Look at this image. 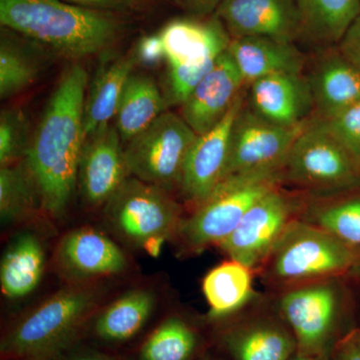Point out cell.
I'll return each mask as SVG.
<instances>
[{
    "instance_id": "obj_1",
    "label": "cell",
    "mask_w": 360,
    "mask_h": 360,
    "mask_svg": "<svg viewBox=\"0 0 360 360\" xmlns=\"http://www.w3.org/2000/svg\"><path fill=\"white\" fill-rule=\"evenodd\" d=\"M89 82L78 63L63 70L25 158L39 189L42 219L51 225L65 219L77 188Z\"/></svg>"
},
{
    "instance_id": "obj_2",
    "label": "cell",
    "mask_w": 360,
    "mask_h": 360,
    "mask_svg": "<svg viewBox=\"0 0 360 360\" xmlns=\"http://www.w3.org/2000/svg\"><path fill=\"white\" fill-rule=\"evenodd\" d=\"M0 23L71 60L106 53L122 32L115 13L63 0H0Z\"/></svg>"
},
{
    "instance_id": "obj_3",
    "label": "cell",
    "mask_w": 360,
    "mask_h": 360,
    "mask_svg": "<svg viewBox=\"0 0 360 360\" xmlns=\"http://www.w3.org/2000/svg\"><path fill=\"white\" fill-rule=\"evenodd\" d=\"M110 288L108 281L63 284L2 336V356L9 360L58 359L108 302Z\"/></svg>"
},
{
    "instance_id": "obj_4",
    "label": "cell",
    "mask_w": 360,
    "mask_h": 360,
    "mask_svg": "<svg viewBox=\"0 0 360 360\" xmlns=\"http://www.w3.org/2000/svg\"><path fill=\"white\" fill-rule=\"evenodd\" d=\"M281 186L283 170L226 177L205 202L184 217L172 240L181 255L219 248L260 198Z\"/></svg>"
},
{
    "instance_id": "obj_5",
    "label": "cell",
    "mask_w": 360,
    "mask_h": 360,
    "mask_svg": "<svg viewBox=\"0 0 360 360\" xmlns=\"http://www.w3.org/2000/svg\"><path fill=\"white\" fill-rule=\"evenodd\" d=\"M359 264V253L300 217L284 231L262 269L270 281L302 285L345 276Z\"/></svg>"
},
{
    "instance_id": "obj_6",
    "label": "cell",
    "mask_w": 360,
    "mask_h": 360,
    "mask_svg": "<svg viewBox=\"0 0 360 360\" xmlns=\"http://www.w3.org/2000/svg\"><path fill=\"white\" fill-rule=\"evenodd\" d=\"M160 35L167 54L165 96L168 105L180 106L227 51L231 37L215 14L169 21Z\"/></svg>"
},
{
    "instance_id": "obj_7",
    "label": "cell",
    "mask_w": 360,
    "mask_h": 360,
    "mask_svg": "<svg viewBox=\"0 0 360 360\" xmlns=\"http://www.w3.org/2000/svg\"><path fill=\"white\" fill-rule=\"evenodd\" d=\"M101 212L115 236L142 250L153 240H172L184 217L174 193L134 176L123 182Z\"/></svg>"
},
{
    "instance_id": "obj_8",
    "label": "cell",
    "mask_w": 360,
    "mask_h": 360,
    "mask_svg": "<svg viewBox=\"0 0 360 360\" xmlns=\"http://www.w3.org/2000/svg\"><path fill=\"white\" fill-rule=\"evenodd\" d=\"M315 195L349 191L360 184V165L314 120L297 137L283 167V184Z\"/></svg>"
},
{
    "instance_id": "obj_9",
    "label": "cell",
    "mask_w": 360,
    "mask_h": 360,
    "mask_svg": "<svg viewBox=\"0 0 360 360\" xmlns=\"http://www.w3.org/2000/svg\"><path fill=\"white\" fill-rule=\"evenodd\" d=\"M196 137L180 115L165 111L124 144L130 176L172 193L179 191L187 155Z\"/></svg>"
},
{
    "instance_id": "obj_10",
    "label": "cell",
    "mask_w": 360,
    "mask_h": 360,
    "mask_svg": "<svg viewBox=\"0 0 360 360\" xmlns=\"http://www.w3.org/2000/svg\"><path fill=\"white\" fill-rule=\"evenodd\" d=\"M304 205L302 198L276 187L248 210L219 248L229 259L251 270L262 269L284 231L302 217Z\"/></svg>"
},
{
    "instance_id": "obj_11",
    "label": "cell",
    "mask_w": 360,
    "mask_h": 360,
    "mask_svg": "<svg viewBox=\"0 0 360 360\" xmlns=\"http://www.w3.org/2000/svg\"><path fill=\"white\" fill-rule=\"evenodd\" d=\"M311 120L300 127H281L257 115L245 99L232 127L224 179L231 175L283 170L293 143Z\"/></svg>"
},
{
    "instance_id": "obj_12",
    "label": "cell",
    "mask_w": 360,
    "mask_h": 360,
    "mask_svg": "<svg viewBox=\"0 0 360 360\" xmlns=\"http://www.w3.org/2000/svg\"><path fill=\"white\" fill-rule=\"evenodd\" d=\"M52 266L65 283L110 281L131 267L127 251L96 227L84 225L66 231L52 253Z\"/></svg>"
},
{
    "instance_id": "obj_13",
    "label": "cell",
    "mask_w": 360,
    "mask_h": 360,
    "mask_svg": "<svg viewBox=\"0 0 360 360\" xmlns=\"http://www.w3.org/2000/svg\"><path fill=\"white\" fill-rule=\"evenodd\" d=\"M130 176L124 144L115 125L87 135L78 165L77 189L86 207L101 210Z\"/></svg>"
},
{
    "instance_id": "obj_14",
    "label": "cell",
    "mask_w": 360,
    "mask_h": 360,
    "mask_svg": "<svg viewBox=\"0 0 360 360\" xmlns=\"http://www.w3.org/2000/svg\"><path fill=\"white\" fill-rule=\"evenodd\" d=\"M246 91L248 87L217 127L198 135L189 150L179 193L193 210L205 202L224 179L231 150L232 127L245 103Z\"/></svg>"
},
{
    "instance_id": "obj_15",
    "label": "cell",
    "mask_w": 360,
    "mask_h": 360,
    "mask_svg": "<svg viewBox=\"0 0 360 360\" xmlns=\"http://www.w3.org/2000/svg\"><path fill=\"white\" fill-rule=\"evenodd\" d=\"M340 295L330 281L302 284L281 298V312L305 354H319L333 330Z\"/></svg>"
},
{
    "instance_id": "obj_16",
    "label": "cell",
    "mask_w": 360,
    "mask_h": 360,
    "mask_svg": "<svg viewBox=\"0 0 360 360\" xmlns=\"http://www.w3.org/2000/svg\"><path fill=\"white\" fill-rule=\"evenodd\" d=\"M215 15L231 39L264 37L293 44L300 39L298 0H224Z\"/></svg>"
},
{
    "instance_id": "obj_17",
    "label": "cell",
    "mask_w": 360,
    "mask_h": 360,
    "mask_svg": "<svg viewBox=\"0 0 360 360\" xmlns=\"http://www.w3.org/2000/svg\"><path fill=\"white\" fill-rule=\"evenodd\" d=\"M246 103L257 115L281 127H300L314 117L311 89L303 73H276L255 80L248 86Z\"/></svg>"
},
{
    "instance_id": "obj_18",
    "label": "cell",
    "mask_w": 360,
    "mask_h": 360,
    "mask_svg": "<svg viewBox=\"0 0 360 360\" xmlns=\"http://www.w3.org/2000/svg\"><path fill=\"white\" fill-rule=\"evenodd\" d=\"M245 89L243 77L226 51L179 106V115L196 134H205L224 120Z\"/></svg>"
},
{
    "instance_id": "obj_19",
    "label": "cell",
    "mask_w": 360,
    "mask_h": 360,
    "mask_svg": "<svg viewBox=\"0 0 360 360\" xmlns=\"http://www.w3.org/2000/svg\"><path fill=\"white\" fill-rule=\"evenodd\" d=\"M307 78L314 99V120H326L360 101V72L338 49L323 51Z\"/></svg>"
},
{
    "instance_id": "obj_20",
    "label": "cell",
    "mask_w": 360,
    "mask_h": 360,
    "mask_svg": "<svg viewBox=\"0 0 360 360\" xmlns=\"http://www.w3.org/2000/svg\"><path fill=\"white\" fill-rule=\"evenodd\" d=\"M245 86L276 73H303L307 58L293 42L264 37L231 39L227 49Z\"/></svg>"
},
{
    "instance_id": "obj_21",
    "label": "cell",
    "mask_w": 360,
    "mask_h": 360,
    "mask_svg": "<svg viewBox=\"0 0 360 360\" xmlns=\"http://www.w3.org/2000/svg\"><path fill=\"white\" fill-rule=\"evenodd\" d=\"M46 267L44 241L35 229L18 232L7 243L0 262L2 295L11 300L32 295Z\"/></svg>"
},
{
    "instance_id": "obj_22",
    "label": "cell",
    "mask_w": 360,
    "mask_h": 360,
    "mask_svg": "<svg viewBox=\"0 0 360 360\" xmlns=\"http://www.w3.org/2000/svg\"><path fill=\"white\" fill-rule=\"evenodd\" d=\"M155 288L139 285L110 300L94 317V330L99 340L122 342L131 340L148 323L158 307Z\"/></svg>"
},
{
    "instance_id": "obj_23",
    "label": "cell",
    "mask_w": 360,
    "mask_h": 360,
    "mask_svg": "<svg viewBox=\"0 0 360 360\" xmlns=\"http://www.w3.org/2000/svg\"><path fill=\"white\" fill-rule=\"evenodd\" d=\"M136 60L134 52L103 60L98 65L85 96V136L110 124L115 117L123 90L134 73Z\"/></svg>"
},
{
    "instance_id": "obj_24",
    "label": "cell",
    "mask_w": 360,
    "mask_h": 360,
    "mask_svg": "<svg viewBox=\"0 0 360 360\" xmlns=\"http://www.w3.org/2000/svg\"><path fill=\"white\" fill-rule=\"evenodd\" d=\"M47 53L41 45L20 33L1 28L0 37V97L11 98L32 86L39 79Z\"/></svg>"
},
{
    "instance_id": "obj_25",
    "label": "cell",
    "mask_w": 360,
    "mask_h": 360,
    "mask_svg": "<svg viewBox=\"0 0 360 360\" xmlns=\"http://www.w3.org/2000/svg\"><path fill=\"white\" fill-rule=\"evenodd\" d=\"M168 108L165 94L153 77L132 73L115 117V127L123 144L148 129Z\"/></svg>"
},
{
    "instance_id": "obj_26",
    "label": "cell",
    "mask_w": 360,
    "mask_h": 360,
    "mask_svg": "<svg viewBox=\"0 0 360 360\" xmlns=\"http://www.w3.org/2000/svg\"><path fill=\"white\" fill-rule=\"evenodd\" d=\"M347 193L305 201L300 219L328 232L360 255V193Z\"/></svg>"
},
{
    "instance_id": "obj_27",
    "label": "cell",
    "mask_w": 360,
    "mask_h": 360,
    "mask_svg": "<svg viewBox=\"0 0 360 360\" xmlns=\"http://www.w3.org/2000/svg\"><path fill=\"white\" fill-rule=\"evenodd\" d=\"M300 39L322 47L340 44L360 15V0H298Z\"/></svg>"
},
{
    "instance_id": "obj_28",
    "label": "cell",
    "mask_w": 360,
    "mask_h": 360,
    "mask_svg": "<svg viewBox=\"0 0 360 360\" xmlns=\"http://www.w3.org/2000/svg\"><path fill=\"white\" fill-rule=\"evenodd\" d=\"M0 219L6 226L44 220L39 189L25 160L0 167Z\"/></svg>"
},
{
    "instance_id": "obj_29",
    "label": "cell",
    "mask_w": 360,
    "mask_h": 360,
    "mask_svg": "<svg viewBox=\"0 0 360 360\" xmlns=\"http://www.w3.org/2000/svg\"><path fill=\"white\" fill-rule=\"evenodd\" d=\"M252 271L245 264L229 259L206 274L202 290L210 317L219 319L233 314L250 300Z\"/></svg>"
},
{
    "instance_id": "obj_30",
    "label": "cell",
    "mask_w": 360,
    "mask_h": 360,
    "mask_svg": "<svg viewBox=\"0 0 360 360\" xmlns=\"http://www.w3.org/2000/svg\"><path fill=\"white\" fill-rule=\"evenodd\" d=\"M195 347L193 329L180 317L170 316L143 343L141 360H188Z\"/></svg>"
},
{
    "instance_id": "obj_31",
    "label": "cell",
    "mask_w": 360,
    "mask_h": 360,
    "mask_svg": "<svg viewBox=\"0 0 360 360\" xmlns=\"http://www.w3.org/2000/svg\"><path fill=\"white\" fill-rule=\"evenodd\" d=\"M231 347L236 360H288L295 343L283 329L258 326L234 336Z\"/></svg>"
},
{
    "instance_id": "obj_32",
    "label": "cell",
    "mask_w": 360,
    "mask_h": 360,
    "mask_svg": "<svg viewBox=\"0 0 360 360\" xmlns=\"http://www.w3.org/2000/svg\"><path fill=\"white\" fill-rule=\"evenodd\" d=\"M32 136L30 123L20 108H9L0 116V167L25 160Z\"/></svg>"
},
{
    "instance_id": "obj_33",
    "label": "cell",
    "mask_w": 360,
    "mask_h": 360,
    "mask_svg": "<svg viewBox=\"0 0 360 360\" xmlns=\"http://www.w3.org/2000/svg\"><path fill=\"white\" fill-rule=\"evenodd\" d=\"M314 120L328 130L360 165V101L326 120Z\"/></svg>"
},
{
    "instance_id": "obj_34",
    "label": "cell",
    "mask_w": 360,
    "mask_h": 360,
    "mask_svg": "<svg viewBox=\"0 0 360 360\" xmlns=\"http://www.w3.org/2000/svg\"><path fill=\"white\" fill-rule=\"evenodd\" d=\"M132 52H134L136 65H141L146 68H155L163 61H167L165 45L160 33L141 37Z\"/></svg>"
},
{
    "instance_id": "obj_35",
    "label": "cell",
    "mask_w": 360,
    "mask_h": 360,
    "mask_svg": "<svg viewBox=\"0 0 360 360\" xmlns=\"http://www.w3.org/2000/svg\"><path fill=\"white\" fill-rule=\"evenodd\" d=\"M75 6L108 13H127L141 8L143 0H63Z\"/></svg>"
},
{
    "instance_id": "obj_36",
    "label": "cell",
    "mask_w": 360,
    "mask_h": 360,
    "mask_svg": "<svg viewBox=\"0 0 360 360\" xmlns=\"http://www.w3.org/2000/svg\"><path fill=\"white\" fill-rule=\"evenodd\" d=\"M338 49L360 72V15L343 35Z\"/></svg>"
},
{
    "instance_id": "obj_37",
    "label": "cell",
    "mask_w": 360,
    "mask_h": 360,
    "mask_svg": "<svg viewBox=\"0 0 360 360\" xmlns=\"http://www.w3.org/2000/svg\"><path fill=\"white\" fill-rule=\"evenodd\" d=\"M329 360H360V329H354L338 340Z\"/></svg>"
},
{
    "instance_id": "obj_38",
    "label": "cell",
    "mask_w": 360,
    "mask_h": 360,
    "mask_svg": "<svg viewBox=\"0 0 360 360\" xmlns=\"http://www.w3.org/2000/svg\"><path fill=\"white\" fill-rule=\"evenodd\" d=\"M222 2L224 0H174V4L184 13L198 18H208L215 14Z\"/></svg>"
},
{
    "instance_id": "obj_39",
    "label": "cell",
    "mask_w": 360,
    "mask_h": 360,
    "mask_svg": "<svg viewBox=\"0 0 360 360\" xmlns=\"http://www.w3.org/2000/svg\"><path fill=\"white\" fill-rule=\"evenodd\" d=\"M60 360V359H59ZM63 360H115L110 357L104 356V355L96 354H78L71 355L70 357H65Z\"/></svg>"
},
{
    "instance_id": "obj_40",
    "label": "cell",
    "mask_w": 360,
    "mask_h": 360,
    "mask_svg": "<svg viewBox=\"0 0 360 360\" xmlns=\"http://www.w3.org/2000/svg\"><path fill=\"white\" fill-rule=\"evenodd\" d=\"M293 360H311V359H310L309 357L304 356V355H302V356L296 357V359H295Z\"/></svg>"
},
{
    "instance_id": "obj_41",
    "label": "cell",
    "mask_w": 360,
    "mask_h": 360,
    "mask_svg": "<svg viewBox=\"0 0 360 360\" xmlns=\"http://www.w3.org/2000/svg\"><path fill=\"white\" fill-rule=\"evenodd\" d=\"M169 1H172V2H174V0H169Z\"/></svg>"
}]
</instances>
